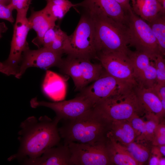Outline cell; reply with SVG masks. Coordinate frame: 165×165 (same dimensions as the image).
Returning <instances> with one entry per match:
<instances>
[{"mask_svg":"<svg viewBox=\"0 0 165 165\" xmlns=\"http://www.w3.org/2000/svg\"><path fill=\"white\" fill-rule=\"evenodd\" d=\"M59 122L55 118L52 119L46 116L38 119L33 116L28 118L20 125L18 151L9 160L35 158L59 144L61 138L57 127Z\"/></svg>","mask_w":165,"mask_h":165,"instance_id":"1","label":"cell"},{"mask_svg":"<svg viewBox=\"0 0 165 165\" xmlns=\"http://www.w3.org/2000/svg\"><path fill=\"white\" fill-rule=\"evenodd\" d=\"M83 8L94 23L97 55L114 52L127 54L129 49L126 25L97 9L89 7Z\"/></svg>","mask_w":165,"mask_h":165,"instance_id":"2","label":"cell"},{"mask_svg":"<svg viewBox=\"0 0 165 165\" xmlns=\"http://www.w3.org/2000/svg\"><path fill=\"white\" fill-rule=\"evenodd\" d=\"M64 121L58 130L64 143H91L106 139L110 123L101 117L94 107L75 119Z\"/></svg>","mask_w":165,"mask_h":165,"instance_id":"3","label":"cell"},{"mask_svg":"<svg viewBox=\"0 0 165 165\" xmlns=\"http://www.w3.org/2000/svg\"><path fill=\"white\" fill-rule=\"evenodd\" d=\"M133 84L120 92L101 101L94 107L101 117L110 123L128 120L135 114L145 113Z\"/></svg>","mask_w":165,"mask_h":165,"instance_id":"4","label":"cell"},{"mask_svg":"<svg viewBox=\"0 0 165 165\" xmlns=\"http://www.w3.org/2000/svg\"><path fill=\"white\" fill-rule=\"evenodd\" d=\"M128 45L152 56L160 54L156 39L148 23L131 10L125 24Z\"/></svg>","mask_w":165,"mask_h":165,"instance_id":"5","label":"cell"},{"mask_svg":"<svg viewBox=\"0 0 165 165\" xmlns=\"http://www.w3.org/2000/svg\"><path fill=\"white\" fill-rule=\"evenodd\" d=\"M26 16L17 15L9 57L5 61H0V72L7 76L16 75L23 53L29 48L27 38L30 29Z\"/></svg>","mask_w":165,"mask_h":165,"instance_id":"6","label":"cell"},{"mask_svg":"<svg viewBox=\"0 0 165 165\" xmlns=\"http://www.w3.org/2000/svg\"><path fill=\"white\" fill-rule=\"evenodd\" d=\"M69 49L68 55L90 60L95 59L97 52L94 24L90 16L86 11L81 16L74 31L69 35Z\"/></svg>","mask_w":165,"mask_h":165,"instance_id":"7","label":"cell"},{"mask_svg":"<svg viewBox=\"0 0 165 165\" xmlns=\"http://www.w3.org/2000/svg\"><path fill=\"white\" fill-rule=\"evenodd\" d=\"M106 140L91 143H65L68 145L70 152V165L112 164L107 148Z\"/></svg>","mask_w":165,"mask_h":165,"instance_id":"8","label":"cell"},{"mask_svg":"<svg viewBox=\"0 0 165 165\" xmlns=\"http://www.w3.org/2000/svg\"><path fill=\"white\" fill-rule=\"evenodd\" d=\"M30 104L33 108L42 106L51 109L56 114L55 118L59 121L75 119L95 106L90 99L80 93L72 99L53 102L38 101L35 97L31 100Z\"/></svg>","mask_w":165,"mask_h":165,"instance_id":"9","label":"cell"},{"mask_svg":"<svg viewBox=\"0 0 165 165\" xmlns=\"http://www.w3.org/2000/svg\"><path fill=\"white\" fill-rule=\"evenodd\" d=\"M91 85L86 86L79 93L90 99L95 106L101 101L126 89L136 83L115 78L104 70Z\"/></svg>","mask_w":165,"mask_h":165,"instance_id":"10","label":"cell"},{"mask_svg":"<svg viewBox=\"0 0 165 165\" xmlns=\"http://www.w3.org/2000/svg\"><path fill=\"white\" fill-rule=\"evenodd\" d=\"M95 59L100 61L110 75L121 80L136 83L132 64L127 54L117 52L100 53Z\"/></svg>","mask_w":165,"mask_h":165,"instance_id":"11","label":"cell"},{"mask_svg":"<svg viewBox=\"0 0 165 165\" xmlns=\"http://www.w3.org/2000/svg\"><path fill=\"white\" fill-rule=\"evenodd\" d=\"M62 54L44 47L37 50L29 48L23 53L18 72L15 77L20 78L27 69L31 67L45 69L53 67L59 68L63 60Z\"/></svg>","mask_w":165,"mask_h":165,"instance_id":"12","label":"cell"},{"mask_svg":"<svg viewBox=\"0 0 165 165\" xmlns=\"http://www.w3.org/2000/svg\"><path fill=\"white\" fill-rule=\"evenodd\" d=\"M127 54L132 64L137 84L146 88H152L157 83L154 56L130 50Z\"/></svg>","mask_w":165,"mask_h":165,"instance_id":"13","label":"cell"},{"mask_svg":"<svg viewBox=\"0 0 165 165\" xmlns=\"http://www.w3.org/2000/svg\"><path fill=\"white\" fill-rule=\"evenodd\" d=\"M70 159L69 147L64 143L47 149L36 158L26 159L23 163L28 165H70Z\"/></svg>","mask_w":165,"mask_h":165,"instance_id":"14","label":"cell"},{"mask_svg":"<svg viewBox=\"0 0 165 165\" xmlns=\"http://www.w3.org/2000/svg\"><path fill=\"white\" fill-rule=\"evenodd\" d=\"M77 4L78 6L97 9L123 24L126 22L128 12L115 0H84Z\"/></svg>","mask_w":165,"mask_h":165,"instance_id":"15","label":"cell"},{"mask_svg":"<svg viewBox=\"0 0 165 165\" xmlns=\"http://www.w3.org/2000/svg\"><path fill=\"white\" fill-rule=\"evenodd\" d=\"M30 29H33L37 36L32 42L38 48L42 47L44 36L50 28L56 25L57 20L53 17L43 8L35 11L32 9L30 16L28 18Z\"/></svg>","mask_w":165,"mask_h":165,"instance_id":"16","label":"cell"},{"mask_svg":"<svg viewBox=\"0 0 165 165\" xmlns=\"http://www.w3.org/2000/svg\"><path fill=\"white\" fill-rule=\"evenodd\" d=\"M65 78L47 70L42 86L45 94L55 101L63 100L66 96L67 88V79Z\"/></svg>","mask_w":165,"mask_h":165,"instance_id":"17","label":"cell"},{"mask_svg":"<svg viewBox=\"0 0 165 165\" xmlns=\"http://www.w3.org/2000/svg\"><path fill=\"white\" fill-rule=\"evenodd\" d=\"M135 91L145 113L152 114L160 119L165 115L161 102L152 88H146L136 84Z\"/></svg>","mask_w":165,"mask_h":165,"instance_id":"18","label":"cell"},{"mask_svg":"<svg viewBox=\"0 0 165 165\" xmlns=\"http://www.w3.org/2000/svg\"><path fill=\"white\" fill-rule=\"evenodd\" d=\"M106 137L112 138L126 146L135 141L136 135L128 120H122L110 123Z\"/></svg>","mask_w":165,"mask_h":165,"instance_id":"19","label":"cell"},{"mask_svg":"<svg viewBox=\"0 0 165 165\" xmlns=\"http://www.w3.org/2000/svg\"><path fill=\"white\" fill-rule=\"evenodd\" d=\"M61 71L72 79L75 87V90L80 91L83 88L82 77L83 69L81 62V57L68 55L63 59L59 67Z\"/></svg>","mask_w":165,"mask_h":165,"instance_id":"20","label":"cell"},{"mask_svg":"<svg viewBox=\"0 0 165 165\" xmlns=\"http://www.w3.org/2000/svg\"><path fill=\"white\" fill-rule=\"evenodd\" d=\"M106 145L111 164L138 165L126 148L112 138L107 137Z\"/></svg>","mask_w":165,"mask_h":165,"instance_id":"21","label":"cell"},{"mask_svg":"<svg viewBox=\"0 0 165 165\" xmlns=\"http://www.w3.org/2000/svg\"><path fill=\"white\" fill-rule=\"evenodd\" d=\"M130 1L133 12L147 22L150 21L160 12L163 13L162 7L157 0Z\"/></svg>","mask_w":165,"mask_h":165,"instance_id":"22","label":"cell"},{"mask_svg":"<svg viewBox=\"0 0 165 165\" xmlns=\"http://www.w3.org/2000/svg\"><path fill=\"white\" fill-rule=\"evenodd\" d=\"M156 39L160 53L165 55V13L160 12L150 21L147 22Z\"/></svg>","mask_w":165,"mask_h":165,"instance_id":"23","label":"cell"},{"mask_svg":"<svg viewBox=\"0 0 165 165\" xmlns=\"http://www.w3.org/2000/svg\"><path fill=\"white\" fill-rule=\"evenodd\" d=\"M46 5L44 8L53 17L61 20L72 8L77 7L69 0H46Z\"/></svg>","mask_w":165,"mask_h":165,"instance_id":"24","label":"cell"},{"mask_svg":"<svg viewBox=\"0 0 165 165\" xmlns=\"http://www.w3.org/2000/svg\"><path fill=\"white\" fill-rule=\"evenodd\" d=\"M142 143L134 141L125 146L139 165H142L148 159L149 156L148 148Z\"/></svg>","mask_w":165,"mask_h":165,"instance_id":"25","label":"cell"},{"mask_svg":"<svg viewBox=\"0 0 165 165\" xmlns=\"http://www.w3.org/2000/svg\"><path fill=\"white\" fill-rule=\"evenodd\" d=\"M139 116L138 114L134 115L128 120L135 132V140L137 142L142 143L146 141L145 122L144 120L140 117Z\"/></svg>","mask_w":165,"mask_h":165,"instance_id":"26","label":"cell"},{"mask_svg":"<svg viewBox=\"0 0 165 165\" xmlns=\"http://www.w3.org/2000/svg\"><path fill=\"white\" fill-rule=\"evenodd\" d=\"M146 120L145 122L146 141H152L155 135L156 128L159 123L160 119L156 116L151 114L146 113Z\"/></svg>","mask_w":165,"mask_h":165,"instance_id":"27","label":"cell"},{"mask_svg":"<svg viewBox=\"0 0 165 165\" xmlns=\"http://www.w3.org/2000/svg\"><path fill=\"white\" fill-rule=\"evenodd\" d=\"M164 57L160 54L153 56L157 83L162 84H165V60Z\"/></svg>","mask_w":165,"mask_h":165,"instance_id":"28","label":"cell"},{"mask_svg":"<svg viewBox=\"0 0 165 165\" xmlns=\"http://www.w3.org/2000/svg\"><path fill=\"white\" fill-rule=\"evenodd\" d=\"M31 1L32 0H10L8 6L13 10H16L17 15L27 16Z\"/></svg>","mask_w":165,"mask_h":165,"instance_id":"29","label":"cell"},{"mask_svg":"<svg viewBox=\"0 0 165 165\" xmlns=\"http://www.w3.org/2000/svg\"><path fill=\"white\" fill-rule=\"evenodd\" d=\"M13 10L8 5L0 3V19H4L13 23L14 21L12 15Z\"/></svg>","mask_w":165,"mask_h":165,"instance_id":"30","label":"cell"},{"mask_svg":"<svg viewBox=\"0 0 165 165\" xmlns=\"http://www.w3.org/2000/svg\"><path fill=\"white\" fill-rule=\"evenodd\" d=\"M152 88L160 99L165 111V84L157 83Z\"/></svg>","mask_w":165,"mask_h":165,"instance_id":"31","label":"cell"},{"mask_svg":"<svg viewBox=\"0 0 165 165\" xmlns=\"http://www.w3.org/2000/svg\"><path fill=\"white\" fill-rule=\"evenodd\" d=\"M152 142L155 146H158L165 145V135L155 134Z\"/></svg>","mask_w":165,"mask_h":165,"instance_id":"32","label":"cell"},{"mask_svg":"<svg viewBox=\"0 0 165 165\" xmlns=\"http://www.w3.org/2000/svg\"><path fill=\"white\" fill-rule=\"evenodd\" d=\"M124 8L125 11L128 12L132 10L130 0H115Z\"/></svg>","mask_w":165,"mask_h":165,"instance_id":"33","label":"cell"},{"mask_svg":"<svg viewBox=\"0 0 165 165\" xmlns=\"http://www.w3.org/2000/svg\"><path fill=\"white\" fill-rule=\"evenodd\" d=\"M156 134L165 135V125L163 123L158 124L155 132V135Z\"/></svg>","mask_w":165,"mask_h":165,"instance_id":"34","label":"cell"},{"mask_svg":"<svg viewBox=\"0 0 165 165\" xmlns=\"http://www.w3.org/2000/svg\"><path fill=\"white\" fill-rule=\"evenodd\" d=\"M160 158H161L153 155L149 160L148 164L149 165H159V161Z\"/></svg>","mask_w":165,"mask_h":165,"instance_id":"35","label":"cell"},{"mask_svg":"<svg viewBox=\"0 0 165 165\" xmlns=\"http://www.w3.org/2000/svg\"><path fill=\"white\" fill-rule=\"evenodd\" d=\"M8 28L4 22L0 23V39L2 37V34L6 32Z\"/></svg>","mask_w":165,"mask_h":165,"instance_id":"36","label":"cell"},{"mask_svg":"<svg viewBox=\"0 0 165 165\" xmlns=\"http://www.w3.org/2000/svg\"><path fill=\"white\" fill-rule=\"evenodd\" d=\"M165 145L158 146L159 149L161 154L163 156H165Z\"/></svg>","mask_w":165,"mask_h":165,"instance_id":"37","label":"cell"},{"mask_svg":"<svg viewBox=\"0 0 165 165\" xmlns=\"http://www.w3.org/2000/svg\"><path fill=\"white\" fill-rule=\"evenodd\" d=\"M165 165V158L162 157L160 158L159 161V165Z\"/></svg>","mask_w":165,"mask_h":165,"instance_id":"38","label":"cell"},{"mask_svg":"<svg viewBox=\"0 0 165 165\" xmlns=\"http://www.w3.org/2000/svg\"><path fill=\"white\" fill-rule=\"evenodd\" d=\"M10 2V0H0V3L6 5H8Z\"/></svg>","mask_w":165,"mask_h":165,"instance_id":"39","label":"cell"}]
</instances>
